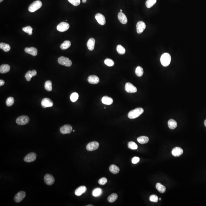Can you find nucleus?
I'll return each mask as SVG.
<instances>
[{"mask_svg": "<svg viewBox=\"0 0 206 206\" xmlns=\"http://www.w3.org/2000/svg\"><path fill=\"white\" fill-rule=\"evenodd\" d=\"M42 3L40 1H36L31 4L28 8V10L31 12H34L41 8Z\"/></svg>", "mask_w": 206, "mask_h": 206, "instance_id": "3", "label": "nucleus"}, {"mask_svg": "<svg viewBox=\"0 0 206 206\" xmlns=\"http://www.w3.org/2000/svg\"><path fill=\"white\" fill-rule=\"evenodd\" d=\"M116 50H117V52L119 54L123 55L125 53V49L121 45H118L116 47Z\"/></svg>", "mask_w": 206, "mask_h": 206, "instance_id": "34", "label": "nucleus"}, {"mask_svg": "<svg viewBox=\"0 0 206 206\" xmlns=\"http://www.w3.org/2000/svg\"><path fill=\"white\" fill-rule=\"evenodd\" d=\"M118 198V195L116 194L113 193L110 195L108 198V201L110 203H113Z\"/></svg>", "mask_w": 206, "mask_h": 206, "instance_id": "33", "label": "nucleus"}, {"mask_svg": "<svg viewBox=\"0 0 206 206\" xmlns=\"http://www.w3.org/2000/svg\"><path fill=\"white\" fill-rule=\"evenodd\" d=\"M146 28V24L143 22L140 21L137 24V32L138 34L142 33L144 31Z\"/></svg>", "mask_w": 206, "mask_h": 206, "instance_id": "15", "label": "nucleus"}, {"mask_svg": "<svg viewBox=\"0 0 206 206\" xmlns=\"http://www.w3.org/2000/svg\"><path fill=\"white\" fill-rule=\"evenodd\" d=\"M204 126H205V127H206V119L204 121Z\"/></svg>", "mask_w": 206, "mask_h": 206, "instance_id": "48", "label": "nucleus"}, {"mask_svg": "<svg viewBox=\"0 0 206 206\" xmlns=\"http://www.w3.org/2000/svg\"><path fill=\"white\" fill-rule=\"evenodd\" d=\"M95 40L94 38H91L89 39L87 43V47L88 49L90 51H92L94 49Z\"/></svg>", "mask_w": 206, "mask_h": 206, "instance_id": "22", "label": "nucleus"}, {"mask_svg": "<svg viewBox=\"0 0 206 206\" xmlns=\"http://www.w3.org/2000/svg\"><path fill=\"white\" fill-rule=\"evenodd\" d=\"M140 158L138 157H135L133 158V159H132V162L133 164H136L139 161Z\"/></svg>", "mask_w": 206, "mask_h": 206, "instance_id": "45", "label": "nucleus"}, {"mask_svg": "<svg viewBox=\"0 0 206 206\" xmlns=\"http://www.w3.org/2000/svg\"><path fill=\"white\" fill-rule=\"evenodd\" d=\"M26 196V193L23 191L19 192L14 197V200L16 203H19L24 199Z\"/></svg>", "mask_w": 206, "mask_h": 206, "instance_id": "13", "label": "nucleus"}, {"mask_svg": "<svg viewBox=\"0 0 206 206\" xmlns=\"http://www.w3.org/2000/svg\"><path fill=\"white\" fill-rule=\"evenodd\" d=\"M95 18L97 22L100 25H104L106 23V19L105 16L101 13H98L96 14Z\"/></svg>", "mask_w": 206, "mask_h": 206, "instance_id": "14", "label": "nucleus"}, {"mask_svg": "<svg viewBox=\"0 0 206 206\" xmlns=\"http://www.w3.org/2000/svg\"><path fill=\"white\" fill-rule=\"evenodd\" d=\"M171 59V56L170 54L167 53H164L161 57V63L164 67H168L170 64Z\"/></svg>", "mask_w": 206, "mask_h": 206, "instance_id": "2", "label": "nucleus"}, {"mask_svg": "<svg viewBox=\"0 0 206 206\" xmlns=\"http://www.w3.org/2000/svg\"><path fill=\"white\" fill-rule=\"evenodd\" d=\"M79 95L76 92H74L72 93L71 95L70 98L71 100L73 102H75L78 99Z\"/></svg>", "mask_w": 206, "mask_h": 206, "instance_id": "38", "label": "nucleus"}, {"mask_svg": "<svg viewBox=\"0 0 206 206\" xmlns=\"http://www.w3.org/2000/svg\"><path fill=\"white\" fill-rule=\"evenodd\" d=\"M88 81L90 84L95 85L99 83V79L97 76L91 75L88 78Z\"/></svg>", "mask_w": 206, "mask_h": 206, "instance_id": "18", "label": "nucleus"}, {"mask_svg": "<svg viewBox=\"0 0 206 206\" xmlns=\"http://www.w3.org/2000/svg\"><path fill=\"white\" fill-rule=\"evenodd\" d=\"M3 1L4 0H0V3H1V2H3Z\"/></svg>", "mask_w": 206, "mask_h": 206, "instance_id": "50", "label": "nucleus"}, {"mask_svg": "<svg viewBox=\"0 0 206 206\" xmlns=\"http://www.w3.org/2000/svg\"><path fill=\"white\" fill-rule=\"evenodd\" d=\"M87 191V188L85 186H81L77 189L75 191V194L76 196H79Z\"/></svg>", "mask_w": 206, "mask_h": 206, "instance_id": "21", "label": "nucleus"}, {"mask_svg": "<svg viewBox=\"0 0 206 206\" xmlns=\"http://www.w3.org/2000/svg\"><path fill=\"white\" fill-rule=\"evenodd\" d=\"M107 182V179L106 177H102L98 181V183L101 185H104Z\"/></svg>", "mask_w": 206, "mask_h": 206, "instance_id": "44", "label": "nucleus"}, {"mask_svg": "<svg viewBox=\"0 0 206 206\" xmlns=\"http://www.w3.org/2000/svg\"><path fill=\"white\" fill-rule=\"evenodd\" d=\"M109 170L110 172L114 174L118 173L119 171V169L117 166L115 164H112L110 167Z\"/></svg>", "mask_w": 206, "mask_h": 206, "instance_id": "28", "label": "nucleus"}, {"mask_svg": "<svg viewBox=\"0 0 206 206\" xmlns=\"http://www.w3.org/2000/svg\"><path fill=\"white\" fill-rule=\"evenodd\" d=\"M128 147L131 149L136 150L138 148V146L136 143L131 141L128 143Z\"/></svg>", "mask_w": 206, "mask_h": 206, "instance_id": "40", "label": "nucleus"}, {"mask_svg": "<svg viewBox=\"0 0 206 206\" xmlns=\"http://www.w3.org/2000/svg\"><path fill=\"white\" fill-rule=\"evenodd\" d=\"M14 103V98L12 97H9L6 101V104L8 107L11 106L13 105Z\"/></svg>", "mask_w": 206, "mask_h": 206, "instance_id": "39", "label": "nucleus"}, {"mask_svg": "<svg viewBox=\"0 0 206 206\" xmlns=\"http://www.w3.org/2000/svg\"><path fill=\"white\" fill-rule=\"evenodd\" d=\"M37 74V71L35 70L32 71H28L25 75V77L28 81H30L33 77L35 76Z\"/></svg>", "mask_w": 206, "mask_h": 206, "instance_id": "19", "label": "nucleus"}, {"mask_svg": "<svg viewBox=\"0 0 206 206\" xmlns=\"http://www.w3.org/2000/svg\"><path fill=\"white\" fill-rule=\"evenodd\" d=\"M10 69V66L8 65H2L0 67V73L2 74L6 73L9 72Z\"/></svg>", "mask_w": 206, "mask_h": 206, "instance_id": "24", "label": "nucleus"}, {"mask_svg": "<svg viewBox=\"0 0 206 206\" xmlns=\"http://www.w3.org/2000/svg\"><path fill=\"white\" fill-rule=\"evenodd\" d=\"M138 142L140 144H145L147 143L149 141V138L147 137L142 136L139 137L137 139Z\"/></svg>", "mask_w": 206, "mask_h": 206, "instance_id": "26", "label": "nucleus"}, {"mask_svg": "<svg viewBox=\"0 0 206 206\" xmlns=\"http://www.w3.org/2000/svg\"><path fill=\"white\" fill-rule=\"evenodd\" d=\"M156 188L158 191L161 193H164L166 191V189L165 186L160 183H157L156 184Z\"/></svg>", "mask_w": 206, "mask_h": 206, "instance_id": "30", "label": "nucleus"}, {"mask_svg": "<svg viewBox=\"0 0 206 206\" xmlns=\"http://www.w3.org/2000/svg\"><path fill=\"white\" fill-rule=\"evenodd\" d=\"M177 122L173 119H170L168 121V127L171 130H174L177 126Z\"/></svg>", "mask_w": 206, "mask_h": 206, "instance_id": "25", "label": "nucleus"}, {"mask_svg": "<svg viewBox=\"0 0 206 206\" xmlns=\"http://www.w3.org/2000/svg\"><path fill=\"white\" fill-rule=\"evenodd\" d=\"M125 90L128 93H135L137 92V89L130 83H127L125 86Z\"/></svg>", "mask_w": 206, "mask_h": 206, "instance_id": "8", "label": "nucleus"}, {"mask_svg": "<svg viewBox=\"0 0 206 206\" xmlns=\"http://www.w3.org/2000/svg\"><path fill=\"white\" fill-rule=\"evenodd\" d=\"M183 153V150L180 147H175L173 149L172 151V155L174 157H179L182 155Z\"/></svg>", "mask_w": 206, "mask_h": 206, "instance_id": "16", "label": "nucleus"}, {"mask_svg": "<svg viewBox=\"0 0 206 206\" xmlns=\"http://www.w3.org/2000/svg\"><path fill=\"white\" fill-rule=\"evenodd\" d=\"M69 3L75 6H79L81 3L80 0H68Z\"/></svg>", "mask_w": 206, "mask_h": 206, "instance_id": "42", "label": "nucleus"}, {"mask_svg": "<svg viewBox=\"0 0 206 206\" xmlns=\"http://www.w3.org/2000/svg\"><path fill=\"white\" fill-rule=\"evenodd\" d=\"M36 154L34 153H30L27 154L24 158V161L26 162H28V163L33 162L36 160Z\"/></svg>", "mask_w": 206, "mask_h": 206, "instance_id": "12", "label": "nucleus"}, {"mask_svg": "<svg viewBox=\"0 0 206 206\" xmlns=\"http://www.w3.org/2000/svg\"><path fill=\"white\" fill-rule=\"evenodd\" d=\"M159 200H161V198H159Z\"/></svg>", "mask_w": 206, "mask_h": 206, "instance_id": "52", "label": "nucleus"}, {"mask_svg": "<svg viewBox=\"0 0 206 206\" xmlns=\"http://www.w3.org/2000/svg\"><path fill=\"white\" fill-rule=\"evenodd\" d=\"M25 52L33 56H36L37 54V50L36 48L34 47H31L30 48L26 47L25 48Z\"/></svg>", "mask_w": 206, "mask_h": 206, "instance_id": "17", "label": "nucleus"}, {"mask_svg": "<svg viewBox=\"0 0 206 206\" xmlns=\"http://www.w3.org/2000/svg\"><path fill=\"white\" fill-rule=\"evenodd\" d=\"M87 2V0H83V3H85Z\"/></svg>", "mask_w": 206, "mask_h": 206, "instance_id": "47", "label": "nucleus"}, {"mask_svg": "<svg viewBox=\"0 0 206 206\" xmlns=\"http://www.w3.org/2000/svg\"><path fill=\"white\" fill-rule=\"evenodd\" d=\"M104 63L108 67H112L115 64L114 61L112 60L109 58H107L104 61Z\"/></svg>", "mask_w": 206, "mask_h": 206, "instance_id": "41", "label": "nucleus"}, {"mask_svg": "<svg viewBox=\"0 0 206 206\" xmlns=\"http://www.w3.org/2000/svg\"><path fill=\"white\" fill-rule=\"evenodd\" d=\"M122 10H120V12H122Z\"/></svg>", "mask_w": 206, "mask_h": 206, "instance_id": "51", "label": "nucleus"}, {"mask_svg": "<svg viewBox=\"0 0 206 206\" xmlns=\"http://www.w3.org/2000/svg\"><path fill=\"white\" fill-rule=\"evenodd\" d=\"M86 206H93V205H91V204H89V205H87Z\"/></svg>", "mask_w": 206, "mask_h": 206, "instance_id": "49", "label": "nucleus"}, {"mask_svg": "<svg viewBox=\"0 0 206 206\" xmlns=\"http://www.w3.org/2000/svg\"><path fill=\"white\" fill-rule=\"evenodd\" d=\"M71 43L69 40H65L61 45L60 48L62 50H66L70 47Z\"/></svg>", "mask_w": 206, "mask_h": 206, "instance_id": "31", "label": "nucleus"}, {"mask_svg": "<svg viewBox=\"0 0 206 206\" xmlns=\"http://www.w3.org/2000/svg\"><path fill=\"white\" fill-rule=\"evenodd\" d=\"M70 28V25L68 23L62 22L58 24L57 26V29L60 32H64Z\"/></svg>", "mask_w": 206, "mask_h": 206, "instance_id": "6", "label": "nucleus"}, {"mask_svg": "<svg viewBox=\"0 0 206 206\" xmlns=\"http://www.w3.org/2000/svg\"><path fill=\"white\" fill-rule=\"evenodd\" d=\"M118 18L120 23L122 24H126L128 22L127 17L124 13L121 12H119L118 15Z\"/></svg>", "mask_w": 206, "mask_h": 206, "instance_id": "20", "label": "nucleus"}, {"mask_svg": "<svg viewBox=\"0 0 206 206\" xmlns=\"http://www.w3.org/2000/svg\"><path fill=\"white\" fill-rule=\"evenodd\" d=\"M41 106L44 108L52 107L54 105L53 101L48 98H45L43 99L41 102Z\"/></svg>", "mask_w": 206, "mask_h": 206, "instance_id": "7", "label": "nucleus"}, {"mask_svg": "<svg viewBox=\"0 0 206 206\" xmlns=\"http://www.w3.org/2000/svg\"><path fill=\"white\" fill-rule=\"evenodd\" d=\"M5 84V82L4 80H2V79H1L0 80V86H3Z\"/></svg>", "mask_w": 206, "mask_h": 206, "instance_id": "46", "label": "nucleus"}, {"mask_svg": "<svg viewBox=\"0 0 206 206\" xmlns=\"http://www.w3.org/2000/svg\"><path fill=\"white\" fill-rule=\"evenodd\" d=\"M103 193L101 189L97 188L95 189L92 192V195L95 197H98L100 196Z\"/></svg>", "mask_w": 206, "mask_h": 206, "instance_id": "29", "label": "nucleus"}, {"mask_svg": "<svg viewBox=\"0 0 206 206\" xmlns=\"http://www.w3.org/2000/svg\"><path fill=\"white\" fill-rule=\"evenodd\" d=\"M44 180L47 185L50 186L54 184L55 180L52 175L47 174L44 176Z\"/></svg>", "mask_w": 206, "mask_h": 206, "instance_id": "10", "label": "nucleus"}, {"mask_svg": "<svg viewBox=\"0 0 206 206\" xmlns=\"http://www.w3.org/2000/svg\"><path fill=\"white\" fill-rule=\"evenodd\" d=\"M150 200L153 202H157L158 200V197L155 195H152L150 197Z\"/></svg>", "mask_w": 206, "mask_h": 206, "instance_id": "43", "label": "nucleus"}, {"mask_svg": "<svg viewBox=\"0 0 206 206\" xmlns=\"http://www.w3.org/2000/svg\"><path fill=\"white\" fill-rule=\"evenodd\" d=\"M58 62L60 65L66 67H70L72 65V62L69 58L63 56L58 58Z\"/></svg>", "mask_w": 206, "mask_h": 206, "instance_id": "4", "label": "nucleus"}, {"mask_svg": "<svg viewBox=\"0 0 206 206\" xmlns=\"http://www.w3.org/2000/svg\"><path fill=\"white\" fill-rule=\"evenodd\" d=\"M101 101L104 104L107 105H110L113 102V100L112 98L107 96H104L101 99Z\"/></svg>", "mask_w": 206, "mask_h": 206, "instance_id": "23", "label": "nucleus"}, {"mask_svg": "<svg viewBox=\"0 0 206 206\" xmlns=\"http://www.w3.org/2000/svg\"><path fill=\"white\" fill-rule=\"evenodd\" d=\"M157 2V0H147L146 3L147 8H150Z\"/></svg>", "mask_w": 206, "mask_h": 206, "instance_id": "36", "label": "nucleus"}, {"mask_svg": "<svg viewBox=\"0 0 206 206\" xmlns=\"http://www.w3.org/2000/svg\"><path fill=\"white\" fill-rule=\"evenodd\" d=\"M22 30L25 33H27L29 35H31L33 34V32H32L33 28L30 26H27V27L23 28H22Z\"/></svg>", "mask_w": 206, "mask_h": 206, "instance_id": "37", "label": "nucleus"}, {"mask_svg": "<svg viewBox=\"0 0 206 206\" xmlns=\"http://www.w3.org/2000/svg\"><path fill=\"white\" fill-rule=\"evenodd\" d=\"M73 132H74V130H73Z\"/></svg>", "mask_w": 206, "mask_h": 206, "instance_id": "53", "label": "nucleus"}, {"mask_svg": "<svg viewBox=\"0 0 206 206\" xmlns=\"http://www.w3.org/2000/svg\"><path fill=\"white\" fill-rule=\"evenodd\" d=\"M144 110L142 108H137L131 110L128 114V117L129 118L135 119L143 113Z\"/></svg>", "mask_w": 206, "mask_h": 206, "instance_id": "1", "label": "nucleus"}, {"mask_svg": "<svg viewBox=\"0 0 206 206\" xmlns=\"http://www.w3.org/2000/svg\"><path fill=\"white\" fill-rule=\"evenodd\" d=\"M0 48L6 52H8L10 50L11 47L9 44L2 43L0 44Z\"/></svg>", "mask_w": 206, "mask_h": 206, "instance_id": "27", "label": "nucleus"}, {"mask_svg": "<svg viewBox=\"0 0 206 206\" xmlns=\"http://www.w3.org/2000/svg\"><path fill=\"white\" fill-rule=\"evenodd\" d=\"M136 75L138 77H141L143 73V69L141 67H137L136 68L135 71Z\"/></svg>", "mask_w": 206, "mask_h": 206, "instance_id": "35", "label": "nucleus"}, {"mask_svg": "<svg viewBox=\"0 0 206 206\" xmlns=\"http://www.w3.org/2000/svg\"><path fill=\"white\" fill-rule=\"evenodd\" d=\"M99 146V144L97 142L93 141L89 143L86 146V149L89 151L96 150Z\"/></svg>", "mask_w": 206, "mask_h": 206, "instance_id": "9", "label": "nucleus"}, {"mask_svg": "<svg viewBox=\"0 0 206 206\" xmlns=\"http://www.w3.org/2000/svg\"><path fill=\"white\" fill-rule=\"evenodd\" d=\"M72 127L69 125H65L61 127L60 131L63 134H70L72 132Z\"/></svg>", "mask_w": 206, "mask_h": 206, "instance_id": "11", "label": "nucleus"}, {"mask_svg": "<svg viewBox=\"0 0 206 206\" xmlns=\"http://www.w3.org/2000/svg\"><path fill=\"white\" fill-rule=\"evenodd\" d=\"M45 89L48 91H51L52 90V83L50 81H47L46 82L44 85Z\"/></svg>", "mask_w": 206, "mask_h": 206, "instance_id": "32", "label": "nucleus"}, {"mask_svg": "<svg viewBox=\"0 0 206 206\" xmlns=\"http://www.w3.org/2000/svg\"><path fill=\"white\" fill-rule=\"evenodd\" d=\"M30 121V118L27 116L23 115L16 119V123L19 125H24L28 124Z\"/></svg>", "mask_w": 206, "mask_h": 206, "instance_id": "5", "label": "nucleus"}]
</instances>
